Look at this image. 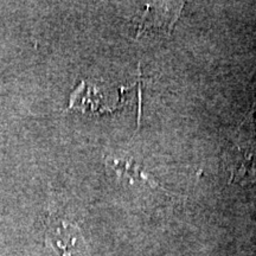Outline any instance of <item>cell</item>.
Returning a JSON list of instances; mask_svg holds the SVG:
<instances>
[{
	"instance_id": "7a4b0ae2",
	"label": "cell",
	"mask_w": 256,
	"mask_h": 256,
	"mask_svg": "<svg viewBox=\"0 0 256 256\" xmlns=\"http://www.w3.org/2000/svg\"><path fill=\"white\" fill-rule=\"evenodd\" d=\"M238 162L232 168L229 183H254L256 182V145L240 150Z\"/></svg>"
},
{
	"instance_id": "6da1fadb",
	"label": "cell",
	"mask_w": 256,
	"mask_h": 256,
	"mask_svg": "<svg viewBox=\"0 0 256 256\" xmlns=\"http://www.w3.org/2000/svg\"><path fill=\"white\" fill-rule=\"evenodd\" d=\"M46 243L57 256H90L78 226L64 220L50 226L46 232Z\"/></svg>"
},
{
	"instance_id": "3957f363",
	"label": "cell",
	"mask_w": 256,
	"mask_h": 256,
	"mask_svg": "<svg viewBox=\"0 0 256 256\" xmlns=\"http://www.w3.org/2000/svg\"><path fill=\"white\" fill-rule=\"evenodd\" d=\"M108 164L120 178H127L130 182H145L151 186H159V184L156 183V180H153L150 176H147L144 172L142 166L138 165L133 159H113L108 160Z\"/></svg>"
},
{
	"instance_id": "277c9868",
	"label": "cell",
	"mask_w": 256,
	"mask_h": 256,
	"mask_svg": "<svg viewBox=\"0 0 256 256\" xmlns=\"http://www.w3.org/2000/svg\"><path fill=\"white\" fill-rule=\"evenodd\" d=\"M248 127L249 132L252 136H254V144L256 145V100L254 102V104H252L250 112H249V114L247 115V118H246L244 121H243L241 127Z\"/></svg>"
}]
</instances>
